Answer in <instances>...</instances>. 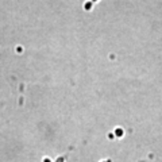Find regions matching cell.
Here are the masks:
<instances>
[{"mask_svg":"<svg viewBox=\"0 0 162 162\" xmlns=\"http://www.w3.org/2000/svg\"><path fill=\"white\" fill-rule=\"evenodd\" d=\"M107 138L110 139V141H114V139H116V138H115V134H114V132H108Z\"/></svg>","mask_w":162,"mask_h":162,"instance_id":"2","label":"cell"},{"mask_svg":"<svg viewBox=\"0 0 162 162\" xmlns=\"http://www.w3.org/2000/svg\"><path fill=\"white\" fill-rule=\"evenodd\" d=\"M112 132L115 134V138H118V139L124 136V130H123L122 127H115V130L112 131Z\"/></svg>","mask_w":162,"mask_h":162,"instance_id":"1","label":"cell"},{"mask_svg":"<svg viewBox=\"0 0 162 162\" xmlns=\"http://www.w3.org/2000/svg\"><path fill=\"white\" fill-rule=\"evenodd\" d=\"M101 162H104V161H101ZM107 162H110V161H107Z\"/></svg>","mask_w":162,"mask_h":162,"instance_id":"5","label":"cell"},{"mask_svg":"<svg viewBox=\"0 0 162 162\" xmlns=\"http://www.w3.org/2000/svg\"><path fill=\"white\" fill-rule=\"evenodd\" d=\"M54 162H65V158H63V157H57Z\"/></svg>","mask_w":162,"mask_h":162,"instance_id":"3","label":"cell"},{"mask_svg":"<svg viewBox=\"0 0 162 162\" xmlns=\"http://www.w3.org/2000/svg\"><path fill=\"white\" fill-rule=\"evenodd\" d=\"M42 162H53V161H52V158H50V157H45V158L42 159Z\"/></svg>","mask_w":162,"mask_h":162,"instance_id":"4","label":"cell"}]
</instances>
